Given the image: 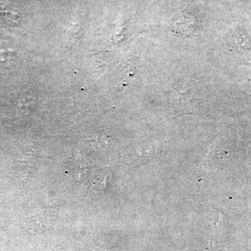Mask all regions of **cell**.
<instances>
[{
  "mask_svg": "<svg viewBox=\"0 0 251 251\" xmlns=\"http://www.w3.org/2000/svg\"><path fill=\"white\" fill-rule=\"evenodd\" d=\"M15 59V51L9 44H0V65L5 66Z\"/></svg>",
  "mask_w": 251,
  "mask_h": 251,
  "instance_id": "1",
  "label": "cell"
}]
</instances>
